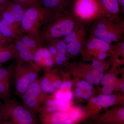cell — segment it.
<instances>
[{"mask_svg": "<svg viewBox=\"0 0 124 124\" xmlns=\"http://www.w3.org/2000/svg\"><path fill=\"white\" fill-rule=\"evenodd\" d=\"M78 22L71 10L51 16L42 27L39 35L42 45L64 37Z\"/></svg>", "mask_w": 124, "mask_h": 124, "instance_id": "cell-1", "label": "cell"}, {"mask_svg": "<svg viewBox=\"0 0 124 124\" xmlns=\"http://www.w3.org/2000/svg\"><path fill=\"white\" fill-rule=\"evenodd\" d=\"M92 24L90 35L108 44L124 40V21L119 15H105Z\"/></svg>", "mask_w": 124, "mask_h": 124, "instance_id": "cell-2", "label": "cell"}, {"mask_svg": "<svg viewBox=\"0 0 124 124\" xmlns=\"http://www.w3.org/2000/svg\"><path fill=\"white\" fill-rule=\"evenodd\" d=\"M51 16L39 4L28 6L21 21V31L31 36L39 38L42 27Z\"/></svg>", "mask_w": 124, "mask_h": 124, "instance_id": "cell-3", "label": "cell"}, {"mask_svg": "<svg viewBox=\"0 0 124 124\" xmlns=\"http://www.w3.org/2000/svg\"><path fill=\"white\" fill-rule=\"evenodd\" d=\"M0 117L3 124H39L36 115L27 110L15 99L1 104Z\"/></svg>", "mask_w": 124, "mask_h": 124, "instance_id": "cell-4", "label": "cell"}, {"mask_svg": "<svg viewBox=\"0 0 124 124\" xmlns=\"http://www.w3.org/2000/svg\"><path fill=\"white\" fill-rule=\"evenodd\" d=\"M41 68L36 63L18 61L13 69L15 90L20 98L29 86L39 78Z\"/></svg>", "mask_w": 124, "mask_h": 124, "instance_id": "cell-5", "label": "cell"}, {"mask_svg": "<svg viewBox=\"0 0 124 124\" xmlns=\"http://www.w3.org/2000/svg\"><path fill=\"white\" fill-rule=\"evenodd\" d=\"M70 10L78 22L88 26L108 15L99 0H74Z\"/></svg>", "mask_w": 124, "mask_h": 124, "instance_id": "cell-6", "label": "cell"}, {"mask_svg": "<svg viewBox=\"0 0 124 124\" xmlns=\"http://www.w3.org/2000/svg\"><path fill=\"white\" fill-rule=\"evenodd\" d=\"M40 81L38 78L33 82L21 98L24 108L36 115L43 102L45 93L41 89Z\"/></svg>", "mask_w": 124, "mask_h": 124, "instance_id": "cell-7", "label": "cell"}, {"mask_svg": "<svg viewBox=\"0 0 124 124\" xmlns=\"http://www.w3.org/2000/svg\"><path fill=\"white\" fill-rule=\"evenodd\" d=\"M39 0L40 5L49 12L52 16L70 10L74 0Z\"/></svg>", "mask_w": 124, "mask_h": 124, "instance_id": "cell-8", "label": "cell"}, {"mask_svg": "<svg viewBox=\"0 0 124 124\" xmlns=\"http://www.w3.org/2000/svg\"><path fill=\"white\" fill-rule=\"evenodd\" d=\"M88 26L85 25L76 38L67 44V52L72 56L77 55L81 51L87 38Z\"/></svg>", "mask_w": 124, "mask_h": 124, "instance_id": "cell-9", "label": "cell"}, {"mask_svg": "<svg viewBox=\"0 0 124 124\" xmlns=\"http://www.w3.org/2000/svg\"><path fill=\"white\" fill-rule=\"evenodd\" d=\"M28 7L24 4L10 0L4 10L9 11L13 15L16 26L20 28L22 19Z\"/></svg>", "mask_w": 124, "mask_h": 124, "instance_id": "cell-10", "label": "cell"}, {"mask_svg": "<svg viewBox=\"0 0 124 124\" xmlns=\"http://www.w3.org/2000/svg\"><path fill=\"white\" fill-rule=\"evenodd\" d=\"M22 32L20 28L14 24L3 19L0 20V33L5 38L14 41L17 39L18 36Z\"/></svg>", "mask_w": 124, "mask_h": 124, "instance_id": "cell-11", "label": "cell"}, {"mask_svg": "<svg viewBox=\"0 0 124 124\" xmlns=\"http://www.w3.org/2000/svg\"><path fill=\"white\" fill-rule=\"evenodd\" d=\"M87 49L89 51H99L107 52L111 48V44H108L92 35L86 38L84 44Z\"/></svg>", "mask_w": 124, "mask_h": 124, "instance_id": "cell-12", "label": "cell"}, {"mask_svg": "<svg viewBox=\"0 0 124 124\" xmlns=\"http://www.w3.org/2000/svg\"><path fill=\"white\" fill-rule=\"evenodd\" d=\"M17 39L23 42L33 54L37 50L42 46L40 38L33 37L22 32L18 36Z\"/></svg>", "mask_w": 124, "mask_h": 124, "instance_id": "cell-13", "label": "cell"}, {"mask_svg": "<svg viewBox=\"0 0 124 124\" xmlns=\"http://www.w3.org/2000/svg\"><path fill=\"white\" fill-rule=\"evenodd\" d=\"M102 7L108 15H119L121 10L117 0H99Z\"/></svg>", "mask_w": 124, "mask_h": 124, "instance_id": "cell-14", "label": "cell"}, {"mask_svg": "<svg viewBox=\"0 0 124 124\" xmlns=\"http://www.w3.org/2000/svg\"><path fill=\"white\" fill-rule=\"evenodd\" d=\"M46 105L48 107L47 111L49 112L53 111H66L70 109L68 104L62 100H50L46 102Z\"/></svg>", "mask_w": 124, "mask_h": 124, "instance_id": "cell-15", "label": "cell"}, {"mask_svg": "<svg viewBox=\"0 0 124 124\" xmlns=\"http://www.w3.org/2000/svg\"><path fill=\"white\" fill-rule=\"evenodd\" d=\"M12 42L4 45L0 49V65L15 58V52Z\"/></svg>", "mask_w": 124, "mask_h": 124, "instance_id": "cell-16", "label": "cell"}, {"mask_svg": "<svg viewBox=\"0 0 124 124\" xmlns=\"http://www.w3.org/2000/svg\"><path fill=\"white\" fill-rule=\"evenodd\" d=\"M33 55V63L37 64L40 68L46 59L53 57L47 49L42 46L37 50Z\"/></svg>", "mask_w": 124, "mask_h": 124, "instance_id": "cell-17", "label": "cell"}, {"mask_svg": "<svg viewBox=\"0 0 124 124\" xmlns=\"http://www.w3.org/2000/svg\"><path fill=\"white\" fill-rule=\"evenodd\" d=\"M115 101V97L114 95L104 94L91 99L92 103L100 108L109 106L114 104Z\"/></svg>", "mask_w": 124, "mask_h": 124, "instance_id": "cell-18", "label": "cell"}, {"mask_svg": "<svg viewBox=\"0 0 124 124\" xmlns=\"http://www.w3.org/2000/svg\"><path fill=\"white\" fill-rule=\"evenodd\" d=\"M15 58L18 61L28 63H33V55L26 46L21 49L16 54Z\"/></svg>", "mask_w": 124, "mask_h": 124, "instance_id": "cell-19", "label": "cell"}, {"mask_svg": "<svg viewBox=\"0 0 124 124\" xmlns=\"http://www.w3.org/2000/svg\"><path fill=\"white\" fill-rule=\"evenodd\" d=\"M10 81L0 80V100L4 102L10 99L11 96Z\"/></svg>", "mask_w": 124, "mask_h": 124, "instance_id": "cell-20", "label": "cell"}, {"mask_svg": "<svg viewBox=\"0 0 124 124\" xmlns=\"http://www.w3.org/2000/svg\"><path fill=\"white\" fill-rule=\"evenodd\" d=\"M103 73H100L97 71L92 69L86 77L87 81L93 85H98L100 83L103 77Z\"/></svg>", "mask_w": 124, "mask_h": 124, "instance_id": "cell-21", "label": "cell"}, {"mask_svg": "<svg viewBox=\"0 0 124 124\" xmlns=\"http://www.w3.org/2000/svg\"><path fill=\"white\" fill-rule=\"evenodd\" d=\"M40 84L42 91L45 93H51L55 91V89L53 83L46 77H44L41 79H40Z\"/></svg>", "mask_w": 124, "mask_h": 124, "instance_id": "cell-22", "label": "cell"}, {"mask_svg": "<svg viewBox=\"0 0 124 124\" xmlns=\"http://www.w3.org/2000/svg\"><path fill=\"white\" fill-rule=\"evenodd\" d=\"M68 119V116L66 113L58 112L52 115L51 121L53 124H65Z\"/></svg>", "mask_w": 124, "mask_h": 124, "instance_id": "cell-23", "label": "cell"}, {"mask_svg": "<svg viewBox=\"0 0 124 124\" xmlns=\"http://www.w3.org/2000/svg\"><path fill=\"white\" fill-rule=\"evenodd\" d=\"M13 71V69H12L11 67L7 68L0 67V80L10 81Z\"/></svg>", "mask_w": 124, "mask_h": 124, "instance_id": "cell-24", "label": "cell"}, {"mask_svg": "<svg viewBox=\"0 0 124 124\" xmlns=\"http://www.w3.org/2000/svg\"><path fill=\"white\" fill-rule=\"evenodd\" d=\"M101 80L102 84L104 85L114 87L116 84L115 78L112 74H106L103 76Z\"/></svg>", "mask_w": 124, "mask_h": 124, "instance_id": "cell-25", "label": "cell"}, {"mask_svg": "<svg viewBox=\"0 0 124 124\" xmlns=\"http://www.w3.org/2000/svg\"><path fill=\"white\" fill-rule=\"evenodd\" d=\"M57 51V53L55 58V62L58 65H61L67 60L66 57L67 49H62Z\"/></svg>", "mask_w": 124, "mask_h": 124, "instance_id": "cell-26", "label": "cell"}, {"mask_svg": "<svg viewBox=\"0 0 124 124\" xmlns=\"http://www.w3.org/2000/svg\"><path fill=\"white\" fill-rule=\"evenodd\" d=\"M72 96V93L70 91H68L65 93H63L61 91H58L55 94V97L57 99L62 100L65 102L71 99Z\"/></svg>", "mask_w": 124, "mask_h": 124, "instance_id": "cell-27", "label": "cell"}, {"mask_svg": "<svg viewBox=\"0 0 124 124\" xmlns=\"http://www.w3.org/2000/svg\"><path fill=\"white\" fill-rule=\"evenodd\" d=\"M92 69L97 71L100 73H103L104 67L101 62L99 60H93L92 64Z\"/></svg>", "mask_w": 124, "mask_h": 124, "instance_id": "cell-28", "label": "cell"}, {"mask_svg": "<svg viewBox=\"0 0 124 124\" xmlns=\"http://www.w3.org/2000/svg\"><path fill=\"white\" fill-rule=\"evenodd\" d=\"M46 45L47 46V48H46L50 52L53 56H54L55 58L57 53L58 51L53 41H51L46 44Z\"/></svg>", "mask_w": 124, "mask_h": 124, "instance_id": "cell-29", "label": "cell"}, {"mask_svg": "<svg viewBox=\"0 0 124 124\" xmlns=\"http://www.w3.org/2000/svg\"><path fill=\"white\" fill-rule=\"evenodd\" d=\"M11 0L20 2L22 4L26 5L28 6L39 4V0Z\"/></svg>", "mask_w": 124, "mask_h": 124, "instance_id": "cell-30", "label": "cell"}, {"mask_svg": "<svg viewBox=\"0 0 124 124\" xmlns=\"http://www.w3.org/2000/svg\"><path fill=\"white\" fill-rule=\"evenodd\" d=\"M114 87L109 85H104L103 88L102 92L104 95H109L113 91Z\"/></svg>", "mask_w": 124, "mask_h": 124, "instance_id": "cell-31", "label": "cell"}, {"mask_svg": "<svg viewBox=\"0 0 124 124\" xmlns=\"http://www.w3.org/2000/svg\"><path fill=\"white\" fill-rule=\"evenodd\" d=\"M54 62V60L53 58L48 59L43 62L40 67V68L41 67L43 66L48 67L51 66L52 65H53Z\"/></svg>", "mask_w": 124, "mask_h": 124, "instance_id": "cell-32", "label": "cell"}, {"mask_svg": "<svg viewBox=\"0 0 124 124\" xmlns=\"http://www.w3.org/2000/svg\"><path fill=\"white\" fill-rule=\"evenodd\" d=\"M13 41L5 38L0 33V44L6 45L13 42Z\"/></svg>", "mask_w": 124, "mask_h": 124, "instance_id": "cell-33", "label": "cell"}, {"mask_svg": "<svg viewBox=\"0 0 124 124\" xmlns=\"http://www.w3.org/2000/svg\"><path fill=\"white\" fill-rule=\"evenodd\" d=\"M10 0H0V13L5 9Z\"/></svg>", "mask_w": 124, "mask_h": 124, "instance_id": "cell-34", "label": "cell"}, {"mask_svg": "<svg viewBox=\"0 0 124 124\" xmlns=\"http://www.w3.org/2000/svg\"><path fill=\"white\" fill-rule=\"evenodd\" d=\"M81 82L84 87V90H86L87 91H91L93 89V86L88 82L84 81H82Z\"/></svg>", "mask_w": 124, "mask_h": 124, "instance_id": "cell-35", "label": "cell"}, {"mask_svg": "<svg viewBox=\"0 0 124 124\" xmlns=\"http://www.w3.org/2000/svg\"><path fill=\"white\" fill-rule=\"evenodd\" d=\"M106 53L107 52L99 51L97 54V57L98 59L100 60H103L106 59L107 57V54Z\"/></svg>", "mask_w": 124, "mask_h": 124, "instance_id": "cell-36", "label": "cell"}, {"mask_svg": "<svg viewBox=\"0 0 124 124\" xmlns=\"http://www.w3.org/2000/svg\"><path fill=\"white\" fill-rule=\"evenodd\" d=\"M84 92L83 90L79 88H77L76 89L75 91V94L76 97L77 98H80L82 97L83 94Z\"/></svg>", "mask_w": 124, "mask_h": 124, "instance_id": "cell-37", "label": "cell"}, {"mask_svg": "<svg viewBox=\"0 0 124 124\" xmlns=\"http://www.w3.org/2000/svg\"><path fill=\"white\" fill-rule=\"evenodd\" d=\"M62 84V81L60 80H58L55 81L53 82V85L55 89H58L60 87Z\"/></svg>", "mask_w": 124, "mask_h": 124, "instance_id": "cell-38", "label": "cell"}, {"mask_svg": "<svg viewBox=\"0 0 124 124\" xmlns=\"http://www.w3.org/2000/svg\"><path fill=\"white\" fill-rule=\"evenodd\" d=\"M79 112H72L71 115V117L72 119L73 120H76L79 117Z\"/></svg>", "mask_w": 124, "mask_h": 124, "instance_id": "cell-39", "label": "cell"}, {"mask_svg": "<svg viewBox=\"0 0 124 124\" xmlns=\"http://www.w3.org/2000/svg\"><path fill=\"white\" fill-rule=\"evenodd\" d=\"M124 108H123L120 109L118 113L119 117L123 121L124 120Z\"/></svg>", "mask_w": 124, "mask_h": 124, "instance_id": "cell-40", "label": "cell"}, {"mask_svg": "<svg viewBox=\"0 0 124 124\" xmlns=\"http://www.w3.org/2000/svg\"><path fill=\"white\" fill-rule=\"evenodd\" d=\"M122 12L124 11V0H117Z\"/></svg>", "mask_w": 124, "mask_h": 124, "instance_id": "cell-41", "label": "cell"}, {"mask_svg": "<svg viewBox=\"0 0 124 124\" xmlns=\"http://www.w3.org/2000/svg\"><path fill=\"white\" fill-rule=\"evenodd\" d=\"M72 86V83L70 81H68L66 82V88L68 89H69Z\"/></svg>", "mask_w": 124, "mask_h": 124, "instance_id": "cell-42", "label": "cell"}, {"mask_svg": "<svg viewBox=\"0 0 124 124\" xmlns=\"http://www.w3.org/2000/svg\"><path fill=\"white\" fill-rule=\"evenodd\" d=\"M66 81H64V82L62 83L60 86L61 90H63V89L66 88Z\"/></svg>", "mask_w": 124, "mask_h": 124, "instance_id": "cell-43", "label": "cell"}, {"mask_svg": "<svg viewBox=\"0 0 124 124\" xmlns=\"http://www.w3.org/2000/svg\"><path fill=\"white\" fill-rule=\"evenodd\" d=\"M77 85L79 87V88L81 89L82 90H84V87H83V85H82V83H81V82H78Z\"/></svg>", "mask_w": 124, "mask_h": 124, "instance_id": "cell-44", "label": "cell"}, {"mask_svg": "<svg viewBox=\"0 0 124 124\" xmlns=\"http://www.w3.org/2000/svg\"><path fill=\"white\" fill-rule=\"evenodd\" d=\"M82 97L84 98L85 100H88L89 98V96L86 93H84Z\"/></svg>", "mask_w": 124, "mask_h": 124, "instance_id": "cell-45", "label": "cell"}, {"mask_svg": "<svg viewBox=\"0 0 124 124\" xmlns=\"http://www.w3.org/2000/svg\"><path fill=\"white\" fill-rule=\"evenodd\" d=\"M124 82L120 83L119 85V87L123 91H124Z\"/></svg>", "mask_w": 124, "mask_h": 124, "instance_id": "cell-46", "label": "cell"}, {"mask_svg": "<svg viewBox=\"0 0 124 124\" xmlns=\"http://www.w3.org/2000/svg\"><path fill=\"white\" fill-rule=\"evenodd\" d=\"M72 124V122L70 120H67V121L65 122L66 124Z\"/></svg>", "mask_w": 124, "mask_h": 124, "instance_id": "cell-47", "label": "cell"}, {"mask_svg": "<svg viewBox=\"0 0 124 124\" xmlns=\"http://www.w3.org/2000/svg\"><path fill=\"white\" fill-rule=\"evenodd\" d=\"M86 93L89 96H91V95H93V93L90 91H87Z\"/></svg>", "mask_w": 124, "mask_h": 124, "instance_id": "cell-48", "label": "cell"}, {"mask_svg": "<svg viewBox=\"0 0 124 124\" xmlns=\"http://www.w3.org/2000/svg\"><path fill=\"white\" fill-rule=\"evenodd\" d=\"M1 104V103H0V106ZM0 124H2V121H1V119L0 117Z\"/></svg>", "mask_w": 124, "mask_h": 124, "instance_id": "cell-49", "label": "cell"}, {"mask_svg": "<svg viewBox=\"0 0 124 124\" xmlns=\"http://www.w3.org/2000/svg\"><path fill=\"white\" fill-rule=\"evenodd\" d=\"M4 45H5L0 44V49L1 48V47H2V46Z\"/></svg>", "mask_w": 124, "mask_h": 124, "instance_id": "cell-50", "label": "cell"}, {"mask_svg": "<svg viewBox=\"0 0 124 124\" xmlns=\"http://www.w3.org/2000/svg\"><path fill=\"white\" fill-rule=\"evenodd\" d=\"M1 19V16L0 13V20Z\"/></svg>", "mask_w": 124, "mask_h": 124, "instance_id": "cell-51", "label": "cell"}]
</instances>
